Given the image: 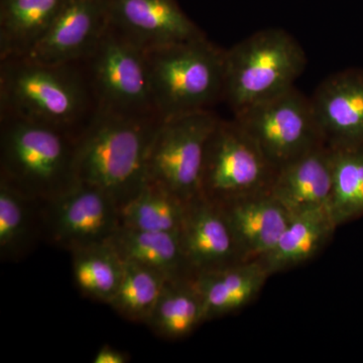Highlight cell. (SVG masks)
Returning <instances> with one entry per match:
<instances>
[{"label": "cell", "instance_id": "obj_1", "mask_svg": "<svg viewBox=\"0 0 363 363\" xmlns=\"http://www.w3.org/2000/svg\"><path fill=\"white\" fill-rule=\"evenodd\" d=\"M97 111L84 62L0 59V116L45 124L78 138Z\"/></svg>", "mask_w": 363, "mask_h": 363}, {"label": "cell", "instance_id": "obj_2", "mask_svg": "<svg viewBox=\"0 0 363 363\" xmlns=\"http://www.w3.org/2000/svg\"><path fill=\"white\" fill-rule=\"evenodd\" d=\"M162 119L97 111L78 136L76 174L111 196L119 207L135 197L147 182V162Z\"/></svg>", "mask_w": 363, "mask_h": 363}, {"label": "cell", "instance_id": "obj_3", "mask_svg": "<svg viewBox=\"0 0 363 363\" xmlns=\"http://www.w3.org/2000/svg\"><path fill=\"white\" fill-rule=\"evenodd\" d=\"M77 136L45 124L0 116V181L40 203L78 183Z\"/></svg>", "mask_w": 363, "mask_h": 363}, {"label": "cell", "instance_id": "obj_4", "mask_svg": "<svg viewBox=\"0 0 363 363\" xmlns=\"http://www.w3.org/2000/svg\"><path fill=\"white\" fill-rule=\"evenodd\" d=\"M145 52L155 104L162 121L211 111L223 100L225 50L206 35Z\"/></svg>", "mask_w": 363, "mask_h": 363}, {"label": "cell", "instance_id": "obj_5", "mask_svg": "<svg viewBox=\"0 0 363 363\" xmlns=\"http://www.w3.org/2000/svg\"><path fill=\"white\" fill-rule=\"evenodd\" d=\"M306 67L304 49L290 33L259 30L225 50L223 100L238 113L294 87Z\"/></svg>", "mask_w": 363, "mask_h": 363}, {"label": "cell", "instance_id": "obj_6", "mask_svg": "<svg viewBox=\"0 0 363 363\" xmlns=\"http://www.w3.org/2000/svg\"><path fill=\"white\" fill-rule=\"evenodd\" d=\"M277 171L235 119L219 118L205 150L199 196L224 206L271 192Z\"/></svg>", "mask_w": 363, "mask_h": 363}, {"label": "cell", "instance_id": "obj_7", "mask_svg": "<svg viewBox=\"0 0 363 363\" xmlns=\"http://www.w3.org/2000/svg\"><path fill=\"white\" fill-rule=\"evenodd\" d=\"M84 64L98 111L160 116L147 52L124 39L111 26Z\"/></svg>", "mask_w": 363, "mask_h": 363}, {"label": "cell", "instance_id": "obj_8", "mask_svg": "<svg viewBox=\"0 0 363 363\" xmlns=\"http://www.w3.org/2000/svg\"><path fill=\"white\" fill-rule=\"evenodd\" d=\"M233 118L277 169L326 143L311 99L296 86L243 109Z\"/></svg>", "mask_w": 363, "mask_h": 363}, {"label": "cell", "instance_id": "obj_9", "mask_svg": "<svg viewBox=\"0 0 363 363\" xmlns=\"http://www.w3.org/2000/svg\"><path fill=\"white\" fill-rule=\"evenodd\" d=\"M219 118L202 111L162 121L150 152L147 182L186 202L198 197L205 150Z\"/></svg>", "mask_w": 363, "mask_h": 363}, {"label": "cell", "instance_id": "obj_10", "mask_svg": "<svg viewBox=\"0 0 363 363\" xmlns=\"http://www.w3.org/2000/svg\"><path fill=\"white\" fill-rule=\"evenodd\" d=\"M42 225L43 238L70 252L111 240L121 227V207L104 191L78 182L42 203Z\"/></svg>", "mask_w": 363, "mask_h": 363}, {"label": "cell", "instance_id": "obj_11", "mask_svg": "<svg viewBox=\"0 0 363 363\" xmlns=\"http://www.w3.org/2000/svg\"><path fill=\"white\" fill-rule=\"evenodd\" d=\"M107 7L112 30L145 52L205 35L177 0H107Z\"/></svg>", "mask_w": 363, "mask_h": 363}, {"label": "cell", "instance_id": "obj_12", "mask_svg": "<svg viewBox=\"0 0 363 363\" xmlns=\"http://www.w3.org/2000/svg\"><path fill=\"white\" fill-rule=\"evenodd\" d=\"M109 28L107 0H69L26 58L45 64L89 58Z\"/></svg>", "mask_w": 363, "mask_h": 363}, {"label": "cell", "instance_id": "obj_13", "mask_svg": "<svg viewBox=\"0 0 363 363\" xmlns=\"http://www.w3.org/2000/svg\"><path fill=\"white\" fill-rule=\"evenodd\" d=\"M179 234L194 274L245 262L223 209L201 196L187 203Z\"/></svg>", "mask_w": 363, "mask_h": 363}, {"label": "cell", "instance_id": "obj_14", "mask_svg": "<svg viewBox=\"0 0 363 363\" xmlns=\"http://www.w3.org/2000/svg\"><path fill=\"white\" fill-rule=\"evenodd\" d=\"M310 99L327 145H363V69L332 74Z\"/></svg>", "mask_w": 363, "mask_h": 363}, {"label": "cell", "instance_id": "obj_15", "mask_svg": "<svg viewBox=\"0 0 363 363\" xmlns=\"http://www.w3.org/2000/svg\"><path fill=\"white\" fill-rule=\"evenodd\" d=\"M331 188V149L325 143L279 168L271 193L294 215L328 209Z\"/></svg>", "mask_w": 363, "mask_h": 363}, {"label": "cell", "instance_id": "obj_16", "mask_svg": "<svg viewBox=\"0 0 363 363\" xmlns=\"http://www.w3.org/2000/svg\"><path fill=\"white\" fill-rule=\"evenodd\" d=\"M220 207L245 262L260 260L269 255L292 217L271 192L250 196Z\"/></svg>", "mask_w": 363, "mask_h": 363}, {"label": "cell", "instance_id": "obj_17", "mask_svg": "<svg viewBox=\"0 0 363 363\" xmlns=\"http://www.w3.org/2000/svg\"><path fill=\"white\" fill-rule=\"evenodd\" d=\"M206 322L245 309L259 297L271 277L260 260H248L194 274Z\"/></svg>", "mask_w": 363, "mask_h": 363}, {"label": "cell", "instance_id": "obj_18", "mask_svg": "<svg viewBox=\"0 0 363 363\" xmlns=\"http://www.w3.org/2000/svg\"><path fill=\"white\" fill-rule=\"evenodd\" d=\"M337 228L327 208L294 214L272 252L260 262L271 276L301 266L319 255Z\"/></svg>", "mask_w": 363, "mask_h": 363}, {"label": "cell", "instance_id": "obj_19", "mask_svg": "<svg viewBox=\"0 0 363 363\" xmlns=\"http://www.w3.org/2000/svg\"><path fill=\"white\" fill-rule=\"evenodd\" d=\"M69 0H0V59L26 56Z\"/></svg>", "mask_w": 363, "mask_h": 363}, {"label": "cell", "instance_id": "obj_20", "mask_svg": "<svg viewBox=\"0 0 363 363\" xmlns=\"http://www.w3.org/2000/svg\"><path fill=\"white\" fill-rule=\"evenodd\" d=\"M205 319L204 304L194 274L169 279L147 326L160 337L179 340L192 335Z\"/></svg>", "mask_w": 363, "mask_h": 363}, {"label": "cell", "instance_id": "obj_21", "mask_svg": "<svg viewBox=\"0 0 363 363\" xmlns=\"http://www.w3.org/2000/svg\"><path fill=\"white\" fill-rule=\"evenodd\" d=\"M43 238L42 203L0 181V259L18 262Z\"/></svg>", "mask_w": 363, "mask_h": 363}, {"label": "cell", "instance_id": "obj_22", "mask_svg": "<svg viewBox=\"0 0 363 363\" xmlns=\"http://www.w3.org/2000/svg\"><path fill=\"white\" fill-rule=\"evenodd\" d=\"M108 242L123 260L150 267L169 279L194 274L186 262L179 233L121 227Z\"/></svg>", "mask_w": 363, "mask_h": 363}, {"label": "cell", "instance_id": "obj_23", "mask_svg": "<svg viewBox=\"0 0 363 363\" xmlns=\"http://www.w3.org/2000/svg\"><path fill=\"white\" fill-rule=\"evenodd\" d=\"M72 274L79 292L109 305L123 272V259L111 243H95L71 250Z\"/></svg>", "mask_w": 363, "mask_h": 363}, {"label": "cell", "instance_id": "obj_24", "mask_svg": "<svg viewBox=\"0 0 363 363\" xmlns=\"http://www.w3.org/2000/svg\"><path fill=\"white\" fill-rule=\"evenodd\" d=\"M330 149L332 188L328 211L339 227L363 217V145Z\"/></svg>", "mask_w": 363, "mask_h": 363}, {"label": "cell", "instance_id": "obj_25", "mask_svg": "<svg viewBox=\"0 0 363 363\" xmlns=\"http://www.w3.org/2000/svg\"><path fill=\"white\" fill-rule=\"evenodd\" d=\"M187 203L157 184L143 190L121 208V227L157 233H179Z\"/></svg>", "mask_w": 363, "mask_h": 363}, {"label": "cell", "instance_id": "obj_26", "mask_svg": "<svg viewBox=\"0 0 363 363\" xmlns=\"http://www.w3.org/2000/svg\"><path fill=\"white\" fill-rule=\"evenodd\" d=\"M169 279L150 267L123 260V277L108 306L128 321L147 324Z\"/></svg>", "mask_w": 363, "mask_h": 363}, {"label": "cell", "instance_id": "obj_27", "mask_svg": "<svg viewBox=\"0 0 363 363\" xmlns=\"http://www.w3.org/2000/svg\"><path fill=\"white\" fill-rule=\"evenodd\" d=\"M94 363H128L130 355L125 351L116 350L108 344H105L93 357Z\"/></svg>", "mask_w": 363, "mask_h": 363}]
</instances>
